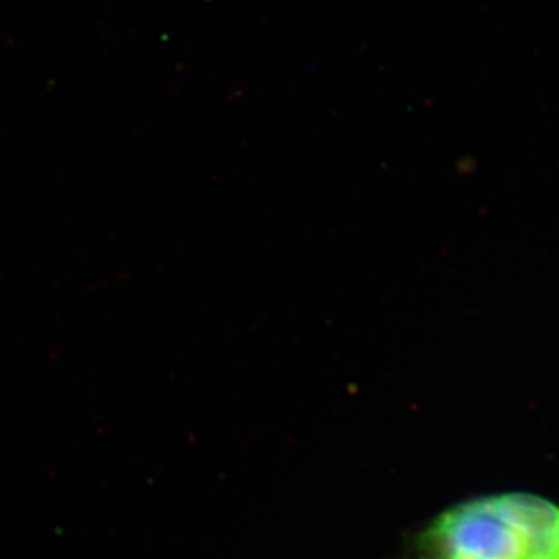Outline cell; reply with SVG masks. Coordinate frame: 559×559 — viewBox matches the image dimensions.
Wrapping results in <instances>:
<instances>
[{
  "label": "cell",
  "mask_w": 559,
  "mask_h": 559,
  "mask_svg": "<svg viewBox=\"0 0 559 559\" xmlns=\"http://www.w3.org/2000/svg\"><path fill=\"white\" fill-rule=\"evenodd\" d=\"M426 559H525V546L492 498L441 514L426 533Z\"/></svg>",
  "instance_id": "obj_1"
},
{
  "label": "cell",
  "mask_w": 559,
  "mask_h": 559,
  "mask_svg": "<svg viewBox=\"0 0 559 559\" xmlns=\"http://www.w3.org/2000/svg\"><path fill=\"white\" fill-rule=\"evenodd\" d=\"M492 502L520 533L525 559H559V507L522 492L496 496Z\"/></svg>",
  "instance_id": "obj_2"
}]
</instances>
